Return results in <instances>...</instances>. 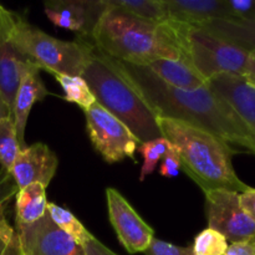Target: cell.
Segmentation results:
<instances>
[{"instance_id": "obj_1", "label": "cell", "mask_w": 255, "mask_h": 255, "mask_svg": "<svg viewBox=\"0 0 255 255\" xmlns=\"http://www.w3.org/2000/svg\"><path fill=\"white\" fill-rule=\"evenodd\" d=\"M105 57L156 117L179 120L193 125L255 156L254 132L207 85L196 90L174 89L162 82L147 67L119 61L106 55Z\"/></svg>"}, {"instance_id": "obj_2", "label": "cell", "mask_w": 255, "mask_h": 255, "mask_svg": "<svg viewBox=\"0 0 255 255\" xmlns=\"http://www.w3.org/2000/svg\"><path fill=\"white\" fill-rule=\"evenodd\" d=\"M84 42L111 59L141 66L159 57L186 61L173 22L154 24L107 4L90 39Z\"/></svg>"}, {"instance_id": "obj_3", "label": "cell", "mask_w": 255, "mask_h": 255, "mask_svg": "<svg viewBox=\"0 0 255 255\" xmlns=\"http://www.w3.org/2000/svg\"><path fill=\"white\" fill-rule=\"evenodd\" d=\"M162 137L178 151L182 169L203 192L214 189L243 193L249 188L236 173L232 157L236 153L227 142L179 120L157 117Z\"/></svg>"}, {"instance_id": "obj_4", "label": "cell", "mask_w": 255, "mask_h": 255, "mask_svg": "<svg viewBox=\"0 0 255 255\" xmlns=\"http://www.w3.org/2000/svg\"><path fill=\"white\" fill-rule=\"evenodd\" d=\"M81 77L97 104L120 120L141 143L162 137L156 115L95 47Z\"/></svg>"}, {"instance_id": "obj_5", "label": "cell", "mask_w": 255, "mask_h": 255, "mask_svg": "<svg viewBox=\"0 0 255 255\" xmlns=\"http://www.w3.org/2000/svg\"><path fill=\"white\" fill-rule=\"evenodd\" d=\"M10 35L17 49L31 64L52 75L81 76L94 49L89 42L65 41L50 36L14 12L10 21Z\"/></svg>"}, {"instance_id": "obj_6", "label": "cell", "mask_w": 255, "mask_h": 255, "mask_svg": "<svg viewBox=\"0 0 255 255\" xmlns=\"http://www.w3.org/2000/svg\"><path fill=\"white\" fill-rule=\"evenodd\" d=\"M173 22L186 61L208 81L221 74L243 76L249 52L203 27Z\"/></svg>"}, {"instance_id": "obj_7", "label": "cell", "mask_w": 255, "mask_h": 255, "mask_svg": "<svg viewBox=\"0 0 255 255\" xmlns=\"http://www.w3.org/2000/svg\"><path fill=\"white\" fill-rule=\"evenodd\" d=\"M84 112L91 143L107 163H116L126 158L134 161V153L141 142L120 120L97 102Z\"/></svg>"}, {"instance_id": "obj_8", "label": "cell", "mask_w": 255, "mask_h": 255, "mask_svg": "<svg viewBox=\"0 0 255 255\" xmlns=\"http://www.w3.org/2000/svg\"><path fill=\"white\" fill-rule=\"evenodd\" d=\"M208 228L218 232L231 243L252 241L255 224L243 211L239 193L226 189L204 192Z\"/></svg>"}, {"instance_id": "obj_9", "label": "cell", "mask_w": 255, "mask_h": 255, "mask_svg": "<svg viewBox=\"0 0 255 255\" xmlns=\"http://www.w3.org/2000/svg\"><path fill=\"white\" fill-rule=\"evenodd\" d=\"M106 199L110 222L121 246L129 254L144 253L154 238L153 228L139 217L117 189L107 188Z\"/></svg>"}, {"instance_id": "obj_10", "label": "cell", "mask_w": 255, "mask_h": 255, "mask_svg": "<svg viewBox=\"0 0 255 255\" xmlns=\"http://www.w3.org/2000/svg\"><path fill=\"white\" fill-rule=\"evenodd\" d=\"M24 255H86L84 247L65 234L46 212L30 226H16Z\"/></svg>"}, {"instance_id": "obj_11", "label": "cell", "mask_w": 255, "mask_h": 255, "mask_svg": "<svg viewBox=\"0 0 255 255\" xmlns=\"http://www.w3.org/2000/svg\"><path fill=\"white\" fill-rule=\"evenodd\" d=\"M105 10V0H55L44 5V11L50 21L55 26L77 32L80 41L90 39Z\"/></svg>"}, {"instance_id": "obj_12", "label": "cell", "mask_w": 255, "mask_h": 255, "mask_svg": "<svg viewBox=\"0 0 255 255\" xmlns=\"http://www.w3.org/2000/svg\"><path fill=\"white\" fill-rule=\"evenodd\" d=\"M12 12L0 4V92L12 115L15 95L31 62L17 49L10 35Z\"/></svg>"}, {"instance_id": "obj_13", "label": "cell", "mask_w": 255, "mask_h": 255, "mask_svg": "<svg viewBox=\"0 0 255 255\" xmlns=\"http://www.w3.org/2000/svg\"><path fill=\"white\" fill-rule=\"evenodd\" d=\"M57 164L56 154L46 144L34 143L17 153L9 173L19 189L32 183L46 188L54 178Z\"/></svg>"}, {"instance_id": "obj_14", "label": "cell", "mask_w": 255, "mask_h": 255, "mask_svg": "<svg viewBox=\"0 0 255 255\" xmlns=\"http://www.w3.org/2000/svg\"><path fill=\"white\" fill-rule=\"evenodd\" d=\"M207 86L219 95L255 133V86L246 77L233 74L217 75L207 81Z\"/></svg>"}, {"instance_id": "obj_15", "label": "cell", "mask_w": 255, "mask_h": 255, "mask_svg": "<svg viewBox=\"0 0 255 255\" xmlns=\"http://www.w3.org/2000/svg\"><path fill=\"white\" fill-rule=\"evenodd\" d=\"M40 71L41 70L39 67L31 65L25 71L16 95H15L12 120H14L15 129H16L20 151L27 147V144L25 143V128H26L27 119H29L32 106L35 102L42 101L49 95V91L40 77Z\"/></svg>"}, {"instance_id": "obj_16", "label": "cell", "mask_w": 255, "mask_h": 255, "mask_svg": "<svg viewBox=\"0 0 255 255\" xmlns=\"http://www.w3.org/2000/svg\"><path fill=\"white\" fill-rule=\"evenodd\" d=\"M169 21L199 25L213 20H233L224 0H163Z\"/></svg>"}, {"instance_id": "obj_17", "label": "cell", "mask_w": 255, "mask_h": 255, "mask_svg": "<svg viewBox=\"0 0 255 255\" xmlns=\"http://www.w3.org/2000/svg\"><path fill=\"white\" fill-rule=\"evenodd\" d=\"M144 67L149 69L162 82L179 90H196L206 86L207 81L183 60L154 59L147 62Z\"/></svg>"}, {"instance_id": "obj_18", "label": "cell", "mask_w": 255, "mask_h": 255, "mask_svg": "<svg viewBox=\"0 0 255 255\" xmlns=\"http://www.w3.org/2000/svg\"><path fill=\"white\" fill-rule=\"evenodd\" d=\"M251 52L255 51V16L244 20H213L194 25Z\"/></svg>"}, {"instance_id": "obj_19", "label": "cell", "mask_w": 255, "mask_h": 255, "mask_svg": "<svg viewBox=\"0 0 255 255\" xmlns=\"http://www.w3.org/2000/svg\"><path fill=\"white\" fill-rule=\"evenodd\" d=\"M15 212L16 226H30L46 214V188L40 183H32L19 189L16 193Z\"/></svg>"}, {"instance_id": "obj_20", "label": "cell", "mask_w": 255, "mask_h": 255, "mask_svg": "<svg viewBox=\"0 0 255 255\" xmlns=\"http://www.w3.org/2000/svg\"><path fill=\"white\" fill-rule=\"evenodd\" d=\"M109 6L154 24L169 21L163 0H105Z\"/></svg>"}, {"instance_id": "obj_21", "label": "cell", "mask_w": 255, "mask_h": 255, "mask_svg": "<svg viewBox=\"0 0 255 255\" xmlns=\"http://www.w3.org/2000/svg\"><path fill=\"white\" fill-rule=\"evenodd\" d=\"M47 213L52 222L80 246H85L90 239L94 238V236L69 209L62 208L55 203H47Z\"/></svg>"}, {"instance_id": "obj_22", "label": "cell", "mask_w": 255, "mask_h": 255, "mask_svg": "<svg viewBox=\"0 0 255 255\" xmlns=\"http://www.w3.org/2000/svg\"><path fill=\"white\" fill-rule=\"evenodd\" d=\"M54 76L64 90L65 100L67 102L79 105L82 110L90 109L96 102V99L90 90L89 85L81 76L60 74H55Z\"/></svg>"}, {"instance_id": "obj_23", "label": "cell", "mask_w": 255, "mask_h": 255, "mask_svg": "<svg viewBox=\"0 0 255 255\" xmlns=\"http://www.w3.org/2000/svg\"><path fill=\"white\" fill-rule=\"evenodd\" d=\"M20 152L16 129L11 117L0 122V166L9 172Z\"/></svg>"}, {"instance_id": "obj_24", "label": "cell", "mask_w": 255, "mask_h": 255, "mask_svg": "<svg viewBox=\"0 0 255 255\" xmlns=\"http://www.w3.org/2000/svg\"><path fill=\"white\" fill-rule=\"evenodd\" d=\"M168 146L169 141L164 138V137H159V138L152 139V141L139 144L137 152H139L142 158H143V164H142L141 174H139V181H144L147 176L153 173L157 163L163 158Z\"/></svg>"}, {"instance_id": "obj_25", "label": "cell", "mask_w": 255, "mask_h": 255, "mask_svg": "<svg viewBox=\"0 0 255 255\" xmlns=\"http://www.w3.org/2000/svg\"><path fill=\"white\" fill-rule=\"evenodd\" d=\"M191 248L194 255H223L228 249V241L218 232L207 228L196 236Z\"/></svg>"}, {"instance_id": "obj_26", "label": "cell", "mask_w": 255, "mask_h": 255, "mask_svg": "<svg viewBox=\"0 0 255 255\" xmlns=\"http://www.w3.org/2000/svg\"><path fill=\"white\" fill-rule=\"evenodd\" d=\"M182 169L181 157L176 147L169 142V146L167 152L162 158L161 167H159V174L166 178H176Z\"/></svg>"}, {"instance_id": "obj_27", "label": "cell", "mask_w": 255, "mask_h": 255, "mask_svg": "<svg viewBox=\"0 0 255 255\" xmlns=\"http://www.w3.org/2000/svg\"><path fill=\"white\" fill-rule=\"evenodd\" d=\"M146 255H194L191 247H178L171 243L153 238L148 248L144 252Z\"/></svg>"}, {"instance_id": "obj_28", "label": "cell", "mask_w": 255, "mask_h": 255, "mask_svg": "<svg viewBox=\"0 0 255 255\" xmlns=\"http://www.w3.org/2000/svg\"><path fill=\"white\" fill-rule=\"evenodd\" d=\"M233 20L251 19L255 16V0H224Z\"/></svg>"}, {"instance_id": "obj_29", "label": "cell", "mask_w": 255, "mask_h": 255, "mask_svg": "<svg viewBox=\"0 0 255 255\" xmlns=\"http://www.w3.org/2000/svg\"><path fill=\"white\" fill-rule=\"evenodd\" d=\"M17 188L10 173L5 169H0V204L6 201H11L12 197L16 196Z\"/></svg>"}, {"instance_id": "obj_30", "label": "cell", "mask_w": 255, "mask_h": 255, "mask_svg": "<svg viewBox=\"0 0 255 255\" xmlns=\"http://www.w3.org/2000/svg\"><path fill=\"white\" fill-rule=\"evenodd\" d=\"M239 202L243 211L248 214L249 218L255 224V188L249 187L247 191L239 194Z\"/></svg>"}, {"instance_id": "obj_31", "label": "cell", "mask_w": 255, "mask_h": 255, "mask_svg": "<svg viewBox=\"0 0 255 255\" xmlns=\"http://www.w3.org/2000/svg\"><path fill=\"white\" fill-rule=\"evenodd\" d=\"M223 255H255V242H237L228 246V249Z\"/></svg>"}, {"instance_id": "obj_32", "label": "cell", "mask_w": 255, "mask_h": 255, "mask_svg": "<svg viewBox=\"0 0 255 255\" xmlns=\"http://www.w3.org/2000/svg\"><path fill=\"white\" fill-rule=\"evenodd\" d=\"M84 247L85 254L86 255H117L115 254L111 249L107 248L106 246L101 243L99 239H96L94 237L92 239H90Z\"/></svg>"}, {"instance_id": "obj_33", "label": "cell", "mask_w": 255, "mask_h": 255, "mask_svg": "<svg viewBox=\"0 0 255 255\" xmlns=\"http://www.w3.org/2000/svg\"><path fill=\"white\" fill-rule=\"evenodd\" d=\"M10 201H6L0 204V238L5 236H12L15 233V231L10 227L6 219V209Z\"/></svg>"}, {"instance_id": "obj_34", "label": "cell", "mask_w": 255, "mask_h": 255, "mask_svg": "<svg viewBox=\"0 0 255 255\" xmlns=\"http://www.w3.org/2000/svg\"><path fill=\"white\" fill-rule=\"evenodd\" d=\"M243 77H246V80L249 84L255 86V51L249 52L248 62H247V67Z\"/></svg>"}, {"instance_id": "obj_35", "label": "cell", "mask_w": 255, "mask_h": 255, "mask_svg": "<svg viewBox=\"0 0 255 255\" xmlns=\"http://www.w3.org/2000/svg\"><path fill=\"white\" fill-rule=\"evenodd\" d=\"M2 255H24V253H22L21 243H20V239L16 233H14V236L11 237V239H10V242L7 243L6 249H5L4 254Z\"/></svg>"}, {"instance_id": "obj_36", "label": "cell", "mask_w": 255, "mask_h": 255, "mask_svg": "<svg viewBox=\"0 0 255 255\" xmlns=\"http://www.w3.org/2000/svg\"><path fill=\"white\" fill-rule=\"evenodd\" d=\"M9 117H11V119H12L11 111H10L9 106H7L6 101H5L2 94L0 92V122H1L2 120H5V119H9Z\"/></svg>"}, {"instance_id": "obj_37", "label": "cell", "mask_w": 255, "mask_h": 255, "mask_svg": "<svg viewBox=\"0 0 255 255\" xmlns=\"http://www.w3.org/2000/svg\"><path fill=\"white\" fill-rule=\"evenodd\" d=\"M12 236H14V234H12ZM12 236H5V237H1V238H0V255L4 254L5 249H6V247H7V243H9Z\"/></svg>"}, {"instance_id": "obj_38", "label": "cell", "mask_w": 255, "mask_h": 255, "mask_svg": "<svg viewBox=\"0 0 255 255\" xmlns=\"http://www.w3.org/2000/svg\"><path fill=\"white\" fill-rule=\"evenodd\" d=\"M253 241H254V242H255V237H254V238H253Z\"/></svg>"}]
</instances>
